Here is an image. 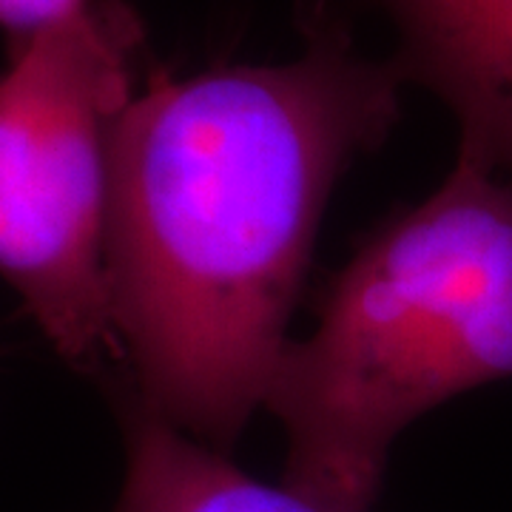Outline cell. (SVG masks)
Wrapping results in <instances>:
<instances>
[{"label":"cell","mask_w":512,"mask_h":512,"mask_svg":"<svg viewBox=\"0 0 512 512\" xmlns=\"http://www.w3.org/2000/svg\"><path fill=\"white\" fill-rule=\"evenodd\" d=\"M128 470L114 512H362L245 476L202 441L131 404Z\"/></svg>","instance_id":"obj_5"},{"label":"cell","mask_w":512,"mask_h":512,"mask_svg":"<svg viewBox=\"0 0 512 512\" xmlns=\"http://www.w3.org/2000/svg\"><path fill=\"white\" fill-rule=\"evenodd\" d=\"M83 6L86 0H0V29L9 37V46H18L60 20L72 18Z\"/></svg>","instance_id":"obj_6"},{"label":"cell","mask_w":512,"mask_h":512,"mask_svg":"<svg viewBox=\"0 0 512 512\" xmlns=\"http://www.w3.org/2000/svg\"><path fill=\"white\" fill-rule=\"evenodd\" d=\"M399 29L396 69L439 94L458 154L512 180V0H382Z\"/></svg>","instance_id":"obj_4"},{"label":"cell","mask_w":512,"mask_h":512,"mask_svg":"<svg viewBox=\"0 0 512 512\" xmlns=\"http://www.w3.org/2000/svg\"><path fill=\"white\" fill-rule=\"evenodd\" d=\"M512 376V180L458 154L427 200L333 276L313 333L265 402L288 433V484L367 512L404 427Z\"/></svg>","instance_id":"obj_2"},{"label":"cell","mask_w":512,"mask_h":512,"mask_svg":"<svg viewBox=\"0 0 512 512\" xmlns=\"http://www.w3.org/2000/svg\"><path fill=\"white\" fill-rule=\"evenodd\" d=\"M140 43L123 0H86L12 46L0 72V276L77 367L123 359L106 262L111 154Z\"/></svg>","instance_id":"obj_3"},{"label":"cell","mask_w":512,"mask_h":512,"mask_svg":"<svg viewBox=\"0 0 512 512\" xmlns=\"http://www.w3.org/2000/svg\"><path fill=\"white\" fill-rule=\"evenodd\" d=\"M402 74L319 37L279 66L157 72L111 154L109 291L146 410L228 447L288 348L330 188L382 143Z\"/></svg>","instance_id":"obj_1"}]
</instances>
